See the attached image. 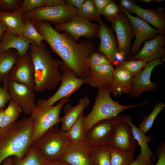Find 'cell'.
Here are the masks:
<instances>
[{"mask_svg":"<svg viewBox=\"0 0 165 165\" xmlns=\"http://www.w3.org/2000/svg\"><path fill=\"white\" fill-rule=\"evenodd\" d=\"M147 62L141 60L125 61L119 64L117 67L127 71L134 77L138 75L144 68Z\"/></svg>","mask_w":165,"mask_h":165,"instance_id":"36","label":"cell"},{"mask_svg":"<svg viewBox=\"0 0 165 165\" xmlns=\"http://www.w3.org/2000/svg\"><path fill=\"white\" fill-rule=\"evenodd\" d=\"M165 34H158L154 38L145 41L141 49L129 60H141L147 62L162 59L165 55Z\"/></svg>","mask_w":165,"mask_h":165,"instance_id":"17","label":"cell"},{"mask_svg":"<svg viewBox=\"0 0 165 165\" xmlns=\"http://www.w3.org/2000/svg\"><path fill=\"white\" fill-rule=\"evenodd\" d=\"M141 1L146 3H149L152 2L153 1L152 0H142Z\"/></svg>","mask_w":165,"mask_h":165,"instance_id":"52","label":"cell"},{"mask_svg":"<svg viewBox=\"0 0 165 165\" xmlns=\"http://www.w3.org/2000/svg\"><path fill=\"white\" fill-rule=\"evenodd\" d=\"M6 31V27L0 21V41Z\"/></svg>","mask_w":165,"mask_h":165,"instance_id":"49","label":"cell"},{"mask_svg":"<svg viewBox=\"0 0 165 165\" xmlns=\"http://www.w3.org/2000/svg\"><path fill=\"white\" fill-rule=\"evenodd\" d=\"M4 112V108H1L0 109V128L1 123H2Z\"/></svg>","mask_w":165,"mask_h":165,"instance_id":"51","label":"cell"},{"mask_svg":"<svg viewBox=\"0 0 165 165\" xmlns=\"http://www.w3.org/2000/svg\"><path fill=\"white\" fill-rule=\"evenodd\" d=\"M48 165H70L66 163L59 160L49 162Z\"/></svg>","mask_w":165,"mask_h":165,"instance_id":"48","label":"cell"},{"mask_svg":"<svg viewBox=\"0 0 165 165\" xmlns=\"http://www.w3.org/2000/svg\"><path fill=\"white\" fill-rule=\"evenodd\" d=\"M110 150L109 145L89 146V151L93 165H111Z\"/></svg>","mask_w":165,"mask_h":165,"instance_id":"30","label":"cell"},{"mask_svg":"<svg viewBox=\"0 0 165 165\" xmlns=\"http://www.w3.org/2000/svg\"><path fill=\"white\" fill-rule=\"evenodd\" d=\"M85 0H64L67 5L77 9H79L82 6Z\"/></svg>","mask_w":165,"mask_h":165,"instance_id":"46","label":"cell"},{"mask_svg":"<svg viewBox=\"0 0 165 165\" xmlns=\"http://www.w3.org/2000/svg\"><path fill=\"white\" fill-rule=\"evenodd\" d=\"M84 116L83 112L82 113L75 123L65 132L66 136L72 145H77L85 142L86 133L83 123Z\"/></svg>","mask_w":165,"mask_h":165,"instance_id":"29","label":"cell"},{"mask_svg":"<svg viewBox=\"0 0 165 165\" xmlns=\"http://www.w3.org/2000/svg\"><path fill=\"white\" fill-rule=\"evenodd\" d=\"M33 126L30 116L0 128V165L9 156L25 155L31 145Z\"/></svg>","mask_w":165,"mask_h":165,"instance_id":"3","label":"cell"},{"mask_svg":"<svg viewBox=\"0 0 165 165\" xmlns=\"http://www.w3.org/2000/svg\"><path fill=\"white\" fill-rule=\"evenodd\" d=\"M98 22L99 28L97 35L100 39L99 50L105 56L112 65L116 64L115 54L118 50L116 37L113 30L101 19Z\"/></svg>","mask_w":165,"mask_h":165,"instance_id":"18","label":"cell"},{"mask_svg":"<svg viewBox=\"0 0 165 165\" xmlns=\"http://www.w3.org/2000/svg\"><path fill=\"white\" fill-rule=\"evenodd\" d=\"M7 79H6L3 82V86H0V109L4 108L6 104L8 101L11 100L7 90Z\"/></svg>","mask_w":165,"mask_h":165,"instance_id":"41","label":"cell"},{"mask_svg":"<svg viewBox=\"0 0 165 165\" xmlns=\"http://www.w3.org/2000/svg\"><path fill=\"white\" fill-rule=\"evenodd\" d=\"M115 69L111 63L90 68L85 83L98 89L110 87L112 82Z\"/></svg>","mask_w":165,"mask_h":165,"instance_id":"19","label":"cell"},{"mask_svg":"<svg viewBox=\"0 0 165 165\" xmlns=\"http://www.w3.org/2000/svg\"><path fill=\"white\" fill-rule=\"evenodd\" d=\"M156 156L158 158L155 165H165V144L164 142L160 144L156 152Z\"/></svg>","mask_w":165,"mask_h":165,"instance_id":"42","label":"cell"},{"mask_svg":"<svg viewBox=\"0 0 165 165\" xmlns=\"http://www.w3.org/2000/svg\"><path fill=\"white\" fill-rule=\"evenodd\" d=\"M78 16V9L66 3L53 6H43L23 14L24 20L30 22L45 21L55 24L68 22Z\"/></svg>","mask_w":165,"mask_h":165,"instance_id":"7","label":"cell"},{"mask_svg":"<svg viewBox=\"0 0 165 165\" xmlns=\"http://www.w3.org/2000/svg\"><path fill=\"white\" fill-rule=\"evenodd\" d=\"M33 42L23 34L18 35L6 31L0 41V53L14 49L20 56H24L28 53L30 45Z\"/></svg>","mask_w":165,"mask_h":165,"instance_id":"22","label":"cell"},{"mask_svg":"<svg viewBox=\"0 0 165 165\" xmlns=\"http://www.w3.org/2000/svg\"><path fill=\"white\" fill-rule=\"evenodd\" d=\"M23 14L20 8L11 13L0 12V21L5 25L6 31L18 35H22L25 22L22 16Z\"/></svg>","mask_w":165,"mask_h":165,"instance_id":"25","label":"cell"},{"mask_svg":"<svg viewBox=\"0 0 165 165\" xmlns=\"http://www.w3.org/2000/svg\"><path fill=\"white\" fill-rule=\"evenodd\" d=\"M115 58L116 61V65L117 66L119 64L126 61L127 57L124 53L118 50L115 53Z\"/></svg>","mask_w":165,"mask_h":165,"instance_id":"47","label":"cell"},{"mask_svg":"<svg viewBox=\"0 0 165 165\" xmlns=\"http://www.w3.org/2000/svg\"><path fill=\"white\" fill-rule=\"evenodd\" d=\"M6 86L11 100L20 106L24 114L30 115L37 105L34 91L24 85L8 80Z\"/></svg>","mask_w":165,"mask_h":165,"instance_id":"11","label":"cell"},{"mask_svg":"<svg viewBox=\"0 0 165 165\" xmlns=\"http://www.w3.org/2000/svg\"><path fill=\"white\" fill-rule=\"evenodd\" d=\"M165 58L159 59L147 63L144 69L134 77L133 87L129 96L136 97L144 92L154 91L158 87L157 84L151 80L152 72L156 66L163 64Z\"/></svg>","mask_w":165,"mask_h":165,"instance_id":"15","label":"cell"},{"mask_svg":"<svg viewBox=\"0 0 165 165\" xmlns=\"http://www.w3.org/2000/svg\"><path fill=\"white\" fill-rule=\"evenodd\" d=\"M22 110L18 105L12 100L9 101V105L5 110L0 128L4 127L18 120Z\"/></svg>","mask_w":165,"mask_h":165,"instance_id":"32","label":"cell"},{"mask_svg":"<svg viewBox=\"0 0 165 165\" xmlns=\"http://www.w3.org/2000/svg\"><path fill=\"white\" fill-rule=\"evenodd\" d=\"M68 101V98H64L55 106L42 107L36 105L30 115L33 122L32 143L39 139L47 131L60 122L61 110Z\"/></svg>","mask_w":165,"mask_h":165,"instance_id":"6","label":"cell"},{"mask_svg":"<svg viewBox=\"0 0 165 165\" xmlns=\"http://www.w3.org/2000/svg\"><path fill=\"white\" fill-rule=\"evenodd\" d=\"M111 23L112 29L116 35L118 50L124 53L127 58H129L131 42L135 36L133 28L123 11L117 19Z\"/></svg>","mask_w":165,"mask_h":165,"instance_id":"16","label":"cell"},{"mask_svg":"<svg viewBox=\"0 0 165 165\" xmlns=\"http://www.w3.org/2000/svg\"><path fill=\"white\" fill-rule=\"evenodd\" d=\"M123 117L130 126L134 138L135 140L137 141L141 147L140 153L155 160L156 158L153 154L152 151L148 145V143L152 139V138L149 136H146L139 128L136 127L133 123L132 120L130 117L123 116Z\"/></svg>","mask_w":165,"mask_h":165,"instance_id":"27","label":"cell"},{"mask_svg":"<svg viewBox=\"0 0 165 165\" xmlns=\"http://www.w3.org/2000/svg\"><path fill=\"white\" fill-rule=\"evenodd\" d=\"M133 154L110 148L111 165H130L134 160Z\"/></svg>","mask_w":165,"mask_h":165,"instance_id":"34","label":"cell"},{"mask_svg":"<svg viewBox=\"0 0 165 165\" xmlns=\"http://www.w3.org/2000/svg\"><path fill=\"white\" fill-rule=\"evenodd\" d=\"M54 28L68 33L77 42L81 37L90 39L97 35L99 25L77 16L68 22L55 24Z\"/></svg>","mask_w":165,"mask_h":165,"instance_id":"10","label":"cell"},{"mask_svg":"<svg viewBox=\"0 0 165 165\" xmlns=\"http://www.w3.org/2000/svg\"><path fill=\"white\" fill-rule=\"evenodd\" d=\"M71 144L57 124L32 143L48 162L58 160Z\"/></svg>","mask_w":165,"mask_h":165,"instance_id":"5","label":"cell"},{"mask_svg":"<svg viewBox=\"0 0 165 165\" xmlns=\"http://www.w3.org/2000/svg\"><path fill=\"white\" fill-rule=\"evenodd\" d=\"M7 79L8 81L24 85L34 91V66L28 52L25 55L20 56Z\"/></svg>","mask_w":165,"mask_h":165,"instance_id":"13","label":"cell"},{"mask_svg":"<svg viewBox=\"0 0 165 165\" xmlns=\"http://www.w3.org/2000/svg\"><path fill=\"white\" fill-rule=\"evenodd\" d=\"M135 1L131 0H122L120 2V6L129 13H133V9Z\"/></svg>","mask_w":165,"mask_h":165,"instance_id":"45","label":"cell"},{"mask_svg":"<svg viewBox=\"0 0 165 165\" xmlns=\"http://www.w3.org/2000/svg\"><path fill=\"white\" fill-rule=\"evenodd\" d=\"M133 13L154 27L157 30L159 34H165V12L163 8L145 9L135 4Z\"/></svg>","mask_w":165,"mask_h":165,"instance_id":"20","label":"cell"},{"mask_svg":"<svg viewBox=\"0 0 165 165\" xmlns=\"http://www.w3.org/2000/svg\"><path fill=\"white\" fill-rule=\"evenodd\" d=\"M121 8L132 26L135 36V40L130 48L129 59L140 50L144 42L154 38L159 34L156 29L152 27L144 20L138 16L132 15L125 9Z\"/></svg>","mask_w":165,"mask_h":165,"instance_id":"12","label":"cell"},{"mask_svg":"<svg viewBox=\"0 0 165 165\" xmlns=\"http://www.w3.org/2000/svg\"><path fill=\"white\" fill-rule=\"evenodd\" d=\"M35 26L52 51L58 56L63 63L78 78L85 80L89 68L87 58L95 50L93 42L87 39L77 42L68 33L57 31L48 22H38Z\"/></svg>","mask_w":165,"mask_h":165,"instance_id":"1","label":"cell"},{"mask_svg":"<svg viewBox=\"0 0 165 165\" xmlns=\"http://www.w3.org/2000/svg\"><path fill=\"white\" fill-rule=\"evenodd\" d=\"M109 146L111 149L134 153L136 146L131 127L123 116L118 115Z\"/></svg>","mask_w":165,"mask_h":165,"instance_id":"9","label":"cell"},{"mask_svg":"<svg viewBox=\"0 0 165 165\" xmlns=\"http://www.w3.org/2000/svg\"><path fill=\"white\" fill-rule=\"evenodd\" d=\"M62 73L61 85L56 92L49 98H41L37 101V105L42 107L53 106L58 100L68 98L85 83V79L78 78L76 74L63 63L60 67Z\"/></svg>","mask_w":165,"mask_h":165,"instance_id":"8","label":"cell"},{"mask_svg":"<svg viewBox=\"0 0 165 165\" xmlns=\"http://www.w3.org/2000/svg\"><path fill=\"white\" fill-rule=\"evenodd\" d=\"M112 0H92L98 13L102 15V12Z\"/></svg>","mask_w":165,"mask_h":165,"instance_id":"44","label":"cell"},{"mask_svg":"<svg viewBox=\"0 0 165 165\" xmlns=\"http://www.w3.org/2000/svg\"><path fill=\"white\" fill-rule=\"evenodd\" d=\"M134 78L129 72L117 67L114 72L112 82L109 87L110 92L115 96L130 94L132 89Z\"/></svg>","mask_w":165,"mask_h":165,"instance_id":"23","label":"cell"},{"mask_svg":"<svg viewBox=\"0 0 165 165\" xmlns=\"http://www.w3.org/2000/svg\"><path fill=\"white\" fill-rule=\"evenodd\" d=\"M90 102L89 98L85 96L80 99L75 106H72L70 103L66 104L64 108V116L61 118V130L64 132L68 130L83 112V110L88 108Z\"/></svg>","mask_w":165,"mask_h":165,"instance_id":"24","label":"cell"},{"mask_svg":"<svg viewBox=\"0 0 165 165\" xmlns=\"http://www.w3.org/2000/svg\"><path fill=\"white\" fill-rule=\"evenodd\" d=\"M28 53L34 66V91L54 90L60 82L62 74L59 69L63 61L53 59L43 41L39 45L31 43Z\"/></svg>","mask_w":165,"mask_h":165,"instance_id":"2","label":"cell"},{"mask_svg":"<svg viewBox=\"0 0 165 165\" xmlns=\"http://www.w3.org/2000/svg\"><path fill=\"white\" fill-rule=\"evenodd\" d=\"M87 61L89 68L101 64L111 63L105 56L95 51L89 55Z\"/></svg>","mask_w":165,"mask_h":165,"instance_id":"39","label":"cell"},{"mask_svg":"<svg viewBox=\"0 0 165 165\" xmlns=\"http://www.w3.org/2000/svg\"><path fill=\"white\" fill-rule=\"evenodd\" d=\"M156 1L160 2H162V1H163V0H156Z\"/></svg>","mask_w":165,"mask_h":165,"instance_id":"53","label":"cell"},{"mask_svg":"<svg viewBox=\"0 0 165 165\" xmlns=\"http://www.w3.org/2000/svg\"><path fill=\"white\" fill-rule=\"evenodd\" d=\"M123 12L121 6L112 0L104 9L102 15L107 20L112 22L117 19Z\"/></svg>","mask_w":165,"mask_h":165,"instance_id":"37","label":"cell"},{"mask_svg":"<svg viewBox=\"0 0 165 165\" xmlns=\"http://www.w3.org/2000/svg\"><path fill=\"white\" fill-rule=\"evenodd\" d=\"M109 87L98 89L97 95L92 109L90 113L84 116L83 123L86 133L97 122L115 117L121 112L146 103L148 101L134 105H122L113 100L110 96Z\"/></svg>","mask_w":165,"mask_h":165,"instance_id":"4","label":"cell"},{"mask_svg":"<svg viewBox=\"0 0 165 165\" xmlns=\"http://www.w3.org/2000/svg\"><path fill=\"white\" fill-rule=\"evenodd\" d=\"M101 16L97 11L92 0H85L82 7L78 10V16L86 21L98 22Z\"/></svg>","mask_w":165,"mask_h":165,"instance_id":"31","label":"cell"},{"mask_svg":"<svg viewBox=\"0 0 165 165\" xmlns=\"http://www.w3.org/2000/svg\"><path fill=\"white\" fill-rule=\"evenodd\" d=\"M13 159V156H9L5 159L2 164V165H11Z\"/></svg>","mask_w":165,"mask_h":165,"instance_id":"50","label":"cell"},{"mask_svg":"<svg viewBox=\"0 0 165 165\" xmlns=\"http://www.w3.org/2000/svg\"><path fill=\"white\" fill-rule=\"evenodd\" d=\"M116 117L100 121L93 125L86 133L85 142L90 146L109 145Z\"/></svg>","mask_w":165,"mask_h":165,"instance_id":"14","label":"cell"},{"mask_svg":"<svg viewBox=\"0 0 165 165\" xmlns=\"http://www.w3.org/2000/svg\"><path fill=\"white\" fill-rule=\"evenodd\" d=\"M43 6H44V0H24L22 1L20 8L24 13Z\"/></svg>","mask_w":165,"mask_h":165,"instance_id":"40","label":"cell"},{"mask_svg":"<svg viewBox=\"0 0 165 165\" xmlns=\"http://www.w3.org/2000/svg\"><path fill=\"white\" fill-rule=\"evenodd\" d=\"M24 25L22 34L26 37L39 45L44 39L36 28L35 24L24 20Z\"/></svg>","mask_w":165,"mask_h":165,"instance_id":"35","label":"cell"},{"mask_svg":"<svg viewBox=\"0 0 165 165\" xmlns=\"http://www.w3.org/2000/svg\"><path fill=\"white\" fill-rule=\"evenodd\" d=\"M48 162L37 148L31 144L23 157L13 156L11 165H48Z\"/></svg>","mask_w":165,"mask_h":165,"instance_id":"28","label":"cell"},{"mask_svg":"<svg viewBox=\"0 0 165 165\" xmlns=\"http://www.w3.org/2000/svg\"><path fill=\"white\" fill-rule=\"evenodd\" d=\"M89 146L86 142L77 145L71 144L58 160L70 165H93Z\"/></svg>","mask_w":165,"mask_h":165,"instance_id":"21","label":"cell"},{"mask_svg":"<svg viewBox=\"0 0 165 165\" xmlns=\"http://www.w3.org/2000/svg\"><path fill=\"white\" fill-rule=\"evenodd\" d=\"M20 56L14 49L0 53V84L7 79Z\"/></svg>","mask_w":165,"mask_h":165,"instance_id":"26","label":"cell"},{"mask_svg":"<svg viewBox=\"0 0 165 165\" xmlns=\"http://www.w3.org/2000/svg\"><path fill=\"white\" fill-rule=\"evenodd\" d=\"M165 108L164 104L158 102L155 105L150 114L143 119L139 125V128L145 134L150 130L156 118L161 111L164 110Z\"/></svg>","mask_w":165,"mask_h":165,"instance_id":"33","label":"cell"},{"mask_svg":"<svg viewBox=\"0 0 165 165\" xmlns=\"http://www.w3.org/2000/svg\"><path fill=\"white\" fill-rule=\"evenodd\" d=\"M151 158L147 156L139 154L134 162L130 165H153Z\"/></svg>","mask_w":165,"mask_h":165,"instance_id":"43","label":"cell"},{"mask_svg":"<svg viewBox=\"0 0 165 165\" xmlns=\"http://www.w3.org/2000/svg\"><path fill=\"white\" fill-rule=\"evenodd\" d=\"M22 0H0V12L11 13L19 10Z\"/></svg>","mask_w":165,"mask_h":165,"instance_id":"38","label":"cell"}]
</instances>
